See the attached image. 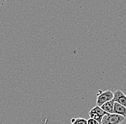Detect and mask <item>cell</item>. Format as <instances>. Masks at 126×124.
Here are the masks:
<instances>
[{
  "instance_id": "1",
  "label": "cell",
  "mask_w": 126,
  "mask_h": 124,
  "mask_svg": "<svg viewBox=\"0 0 126 124\" xmlns=\"http://www.w3.org/2000/svg\"><path fill=\"white\" fill-rule=\"evenodd\" d=\"M126 119V117L116 113H106L102 119L101 124H120Z\"/></svg>"
},
{
  "instance_id": "2",
  "label": "cell",
  "mask_w": 126,
  "mask_h": 124,
  "mask_svg": "<svg viewBox=\"0 0 126 124\" xmlns=\"http://www.w3.org/2000/svg\"><path fill=\"white\" fill-rule=\"evenodd\" d=\"M114 94L111 90H105V91H101L99 90L98 93H97V101L96 103L98 106H102L104 103H105L108 101L113 100Z\"/></svg>"
},
{
  "instance_id": "3",
  "label": "cell",
  "mask_w": 126,
  "mask_h": 124,
  "mask_svg": "<svg viewBox=\"0 0 126 124\" xmlns=\"http://www.w3.org/2000/svg\"><path fill=\"white\" fill-rule=\"evenodd\" d=\"M113 101L115 103H118L126 107V95L121 90H117L115 91Z\"/></svg>"
},
{
  "instance_id": "4",
  "label": "cell",
  "mask_w": 126,
  "mask_h": 124,
  "mask_svg": "<svg viewBox=\"0 0 126 124\" xmlns=\"http://www.w3.org/2000/svg\"><path fill=\"white\" fill-rule=\"evenodd\" d=\"M113 113H116L118 115L123 116L126 118V107L118 103H115L114 104V108H113Z\"/></svg>"
},
{
  "instance_id": "5",
  "label": "cell",
  "mask_w": 126,
  "mask_h": 124,
  "mask_svg": "<svg viewBox=\"0 0 126 124\" xmlns=\"http://www.w3.org/2000/svg\"><path fill=\"white\" fill-rule=\"evenodd\" d=\"M114 104H115V101L113 100H111V101H108L105 103H104L100 107L107 113H113Z\"/></svg>"
},
{
  "instance_id": "6",
  "label": "cell",
  "mask_w": 126,
  "mask_h": 124,
  "mask_svg": "<svg viewBox=\"0 0 126 124\" xmlns=\"http://www.w3.org/2000/svg\"><path fill=\"white\" fill-rule=\"evenodd\" d=\"M89 116H90V118H93L94 120H96L97 121H98L100 124H101V121H102V119L103 116L100 115V114H97L96 113H93V112H91L90 111L89 112Z\"/></svg>"
},
{
  "instance_id": "7",
  "label": "cell",
  "mask_w": 126,
  "mask_h": 124,
  "mask_svg": "<svg viewBox=\"0 0 126 124\" xmlns=\"http://www.w3.org/2000/svg\"><path fill=\"white\" fill-rule=\"evenodd\" d=\"M72 124H87V120L82 118H72L71 119Z\"/></svg>"
},
{
  "instance_id": "8",
  "label": "cell",
  "mask_w": 126,
  "mask_h": 124,
  "mask_svg": "<svg viewBox=\"0 0 126 124\" xmlns=\"http://www.w3.org/2000/svg\"><path fill=\"white\" fill-rule=\"evenodd\" d=\"M87 124H100L98 121H97L96 120H94L93 118H90L88 120H87Z\"/></svg>"
},
{
  "instance_id": "9",
  "label": "cell",
  "mask_w": 126,
  "mask_h": 124,
  "mask_svg": "<svg viewBox=\"0 0 126 124\" xmlns=\"http://www.w3.org/2000/svg\"><path fill=\"white\" fill-rule=\"evenodd\" d=\"M7 0H0V7L4 6L6 3H7Z\"/></svg>"
}]
</instances>
